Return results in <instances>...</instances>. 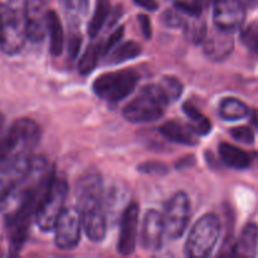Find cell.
<instances>
[{
	"label": "cell",
	"mask_w": 258,
	"mask_h": 258,
	"mask_svg": "<svg viewBox=\"0 0 258 258\" xmlns=\"http://www.w3.org/2000/svg\"><path fill=\"white\" fill-rule=\"evenodd\" d=\"M103 186L100 174L95 171L85 174L76 185L77 209L82 217V226L92 242L103 241L107 228L103 208Z\"/></svg>",
	"instance_id": "6da1fadb"
},
{
	"label": "cell",
	"mask_w": 258,
	"mask_h": 258,
	"mask_svg": "<svg viewBox=\"0 0 258 258\" xmlns=\"http://www.w3.org/2000/svg\"><path fill=\"white\" fill-rule=\"evenodd\" d=\"M0 49L14 55L23 49L27 34V0H0Z\"/></svg>",
	"instance_id": "7a4b0ae2"
},
{
	"label": "cell",
	"mask_w": 258,
	"mask_h": 258,
	"mask_svg": "<svg viewBox=\"0 0 258 258\" xmlns=\"http://www.w3.org/2000/svg\"><path fill=\"white\" fill-rule=\"evenodd\" d=\"M170 103L160 83L146 85L138 97L123 108V117L133 123H146L159 120Z\"/></svg>",
	"instance_id": "3957f363"
},
{
	"label": "cell",
	"mask_w": 258,
	"mask_h": 258,
	"mask_svg": "<svg viewBox=\"0 0 258 258\" xmlns=\"http://www.w3.org/2000/svg\"><path fill=\"white\" fill-rule=\"evenodd\" d=\"M67 193V181L53 175L40 196L35 208V221L43 232L54 231L58 218L64 209Z\"/></svg>",
	"instance_id": "277c9868"
},
{
	"label": "cell",
	"mask_w": 258,
	"mask_h": 258,
	"mask_svg": "<svg viewBox=\"0 0 258 258\" xmlns=\"http://www.w3.org/2000/svg\"><path fill=\"white\" fill-rule=\"evenodd\" d=\"M39 139L38 123L32 118H19L0 140V158L7 155H30Z\"/></svg>",
	"instance_id": "5b68a950"
},
{
	"label": "cell",
	"mask_w": 258,
	"mask_h": 258,
	"mask_svg": "<svg viewBox=\"0 0 258 258\" xmlns=\"http://www.w3.org/2000/svg\"><path fill=\"white\" fill-rule=\"evenodd\" d=\"M221 223L216 214H206L193 226L185 243V254L193 258L211 256L218 242Z\"/></svg>",
	"instance_id": "8992f818"
},
{
	"label": "cell",
	"mask_w": 258,
	"mask_h": 258,
	"mask_svg": "<svg viewBox=\"0 0 258 258\" xmlns=\"http://www.w3.org/2000/svg\"><path fill=\"white\" fill-rule=\"evenodd\" d=\"M139 75L133 70H121L101 75L93 81V92L103 100L118 102L127 97L138 85Z\"/></svg>",
	"instance_id": "52a82bcc"
},
{
	"label": "cell",
	"mask_w": 258,
	"mask_h": 258,
	"mask_svg": "<svg viewBox=\"0 0 258 258\" xmlns=\"http://www.w3.org/2000/svg\"><path fill=\"white\" fill-rule=\"evenodd\" d=\"M163 218L166 236L171 239L180 238L188 228L190 219V202L184 191L171 197Z\"/></svg>",
	"instance_id": "ba28073f"
},
{
	"label": "cell",
	"mask_w": 258,
	"mask_h": 258,
	"mask_svg": "<svg viewBox=\"0 0 258 258\" xmlns=\"http://www.w3.org/2000/svg\"><path fill=\"white\" fill-rule=\"evenodd\" d=\"M82 217L77 208L63 209L55 224V244L62 251H72L78 246L81 239Z\"/></svg>",
	"instance_id": "9c48e42d"
},
{
	"label": "cell",
	"mask_w": 258,
	"mask_h": 258,
	"mask_svg": "<svg viewBox=\"0 0 258 258\" xmlns=\"http://www.w3.org/2000/svg\"><path fill=\"white\" fill-rule=\"evenodd\" d=\"M246 7L239 0H216L213 8V22L216 28L233 33L243 25Z\"/></svg>",
	"instance_id": "30bf717a"
},
{
	"label": "cell",
	"mask_w": 258,
	"mask_h": 258,
	"mask_svg": "<svg viewBox=\"0 0 258 258\" xmlns=\"http://www.w3.org/2000/svg\"><path fill=\"white\" fill-rule=\"evenodd\" d=\"M32 159L30 155H7L0 158V197L27 175Z\"/></svg>",
	"instance_id": "8fae6325"
},
{
	"label": "cell",
	"mask_w": 258,
	"mask_h": 258,
	"mask_svg": "<svg viewBox=\"0 0 258 258\" xmlns=\"http://www.w3.org/2000/svg\"><path fill=\"white\" fill-rule=\"evenodd\" d=\"M139 213H140V209H139L138 203L134 202L126 207L122 214L117 242V251L122 256H128L135 251L139 231Z\"/></svg>",
	"instance_id": "7c38bea8"
},
{
	"label": "cell",
	"mask_w": 258,
	"mask_h": 258,
	"mask_svg": "<svg viewBox=\"0 0 258 258\" xmlns=\"http://www.w3.org/2000/svg\"><path fill=\"white\" fill-rule=\"evenodd\" d=\"M47 0H27V34L33 43L42 42L48 33Z\"/></svg>",
	"instance_id": "4fadbf2b"
},
{
	"label": "cell",
	"mask_w": 258,
	"mask_h": 258,
	"mask_svg": "<svg viewBox=\"0 0 258 258\" xmlns=\"http://www.w3.org/2000/svg\"><path fill=\"white\" fill-rule=\"evenodd\" d=\"M165 236L164 218L158 211L151 209L145 214L141 228V246L146 251H156L161 247Z\"/></svg>",
	"instance_id": "5bb4252c"
},
{
	"label": "cell",
	"mask_w": 258,
	"mask_h": 258,
	"mask_svg": "<svg viewBox=\"0 0 258 258\" xmlns=\"http://www.w3.org/2000/svg\"><path fill=\"white\" fill-rule=\"evenodd\" d=\"M204 53L212 60H223L233 52L234 40L231 32H226L217 28L211 33L209 37L204 39Z\"/></svg>",
	"instance_id": "9a60e30c"
},
{
	"label": "cell",
	"mask_w": 258,
	"mask_h": 258,
	"mask_svg": "<svg viewBox=\"0 0 258 258\" xmlns=\"http://www.w3.org/2000/svg\"><path fill=\"white\" fill-rule=\"evenodd\" d=\"M160 134L171 143L189 146L198 144V134L193 130V127L178 121H168L161 125Z\"/></svg>",
	"instance_id": "2e32d148"
},
{
	"label": "cell",
	"mask_w": 258,
	"mask_h": 258,
	"mask_svg": "<svg viewBox=\"0 0 258 258\" xmlns=\"http://www.w3.org/2000/svg\"><path fill=\"white\" fill-rule=\"evenodd\" d=\"M258 252V226L248 223L233 246V256L256 257Z\"/></svg>",
	"instance_id": "e0dca14e"
},
{
	"label": "cell",
	"mask_w": 258,
	"mask_h": 258,
	"mask_svg": "<svg viewBox=\"0 0 258 258\" xmlns=\"http://www.w3.org/2000/svg\"><path fill=\"white\" fill-rule=\"evenodd\" d=\"M219 156L222 161L229 168L242 170L251 165L249 154L229 143H222L219 145Z\"/></svg>",
	"instance_id": "ac0fdd59"
},
{
	"label": "cell",
	"mask_w": 258,
	"mask_h": 258,
	"mask_svg": "<svg viewBox=\"0 0 258 258\" xmlns=\"http://www.w3.org/2000/svg\"><path fill=\"white\" fill-rule=\"evenodd\" d=\"M47 25L48 34H49V50L52 55L57 57L63 52L64 34H63V28L60 24L59 17L54 10H48Z\"/></svg>",
	"instance_id": "d6986e66"
},
{
	"label": "cell",
	"mask_w": 258,
	"mask_h": 258,
	"mask_svg": "<svg viewBox=\"0 0 258 258\" xmlns=\"http://www.w3.org/2000/svg\"><path fill=\"white\" fill-rule=\"evenodd\" d=\"M59 4L71 28H77L87 15L90 0H59Z\"/></svg>",
	"instance_id": "ffe728a7"
},
{
	"label": "cell",
	"mask_w": 258,
	"mask_h": 258,
	"mask_svg": "<svg viewBox=\"0 0 258 258\" xmlns=\"http://www.w3.org/2000/svg\"><path fill=\"white\" fill-rule=\"evenodd\" d=\"M219 113L226 121H238L248 115V107L238 98L226 97L221 101Z\"/></svg>",
	"instance_id": "44dd1931"
},
{
	"label": "cell",
	"mask_w": 258,
	"mask_h": 258,
	"mask_svg": "<svg viewBox=\"0 0 258 258\" xmlns=\"http://www.w3.org/2000/svg\"><path fill=\"white\" fill-rule=\"evenodd\" d=\"M141 52H143L141 45L139 44V43L133 42V40H128V42L122 43V44L118 43L113 49L110 50L107 63H110V64L123 63L126 62V60L136 58L139 54H141Z\"/></svg>",
	"instance_id": "7402d4cb"
},
{
	"label": "cell",
	"mask_w": 258,
	"mask_h": 258,
	"mask_svg": "<svg viewBox=\"0 0 258 258\" xmlns=\"http://www.w3.org/2000/svg\"><path fill=\"white\" fill-rule=\"evenodd\" d=\"M111 13V3L110 0H97L96 2L95 12L87 27V33L91 38H96L98 33L102 29L106 19Z\"/></svg>",
	"instance_id": "603a6c76"
},
{
	"label": "cell",
	"mask_w": 258,
	"mask_h": 258,
	"mask_svg": "<svg viewBox=\"0 0 258 258\" xmlns=\"http://www.w3.org/2000/svg\"><path fill=\"white\" fill-rule=\"evenodd\" d=\"M103 50V44L101 42H95L87 47L83 55L81 57L78 63V71L82 76H87L95 70L96 64L98 62L101 53Z\"/></svg>",
	"instance_id": "cb8c5ba5"
},
{
	"label": "cell",
	"mask_w": 258,
	"mask_h": 258,
	"mask_svg": "<svg viewBox=\"0 0 258 258\" xmlns=\"http://www.w3.org/2000/svg\"><path fill=\"white\" fill-rule=\"evenodd\" d=\"M183 110L185 112V115L188 116L191 120V127L193 130L198 134V136H204L207 134L211 133L212 130V123L193 103H184Z\"/></svg>",
	"instance_id": "d4e9b609"
},
{
	"label": "cell",
	"mask_w": 258,
	"mask_h": 258,
	"mask_svg": "<svg viewBox=\"0 0 258 258\" xmlns=\"http://www.w3.org/2000/svg\"><path fill=\"white\" fill-rule=\"evenodd\" d=\"M191 19H185L183 25L184 35L189 42L194 44L203 43L207 37V25L206 22L201 19V17H190Z\"/></svg>",
	"instance_id": "484cf974"
},
{
	"label": "cell",
	"mask_w": 258,
	"mask_h": 258,
	"mask_svg": "<svg viewBox=\"0 0 258 258\" xmlns=\"http://www.w3.org/2000/svg\"><path fill=\"white\" fill-rule=\"evenodd\" d=\"M241 42L249 52L258 53V23H251L241 32Z\"/></svg>",
	"instance_id": "4316f807"
},
{
	"label": "cell",
	"mask_w": 258,
	"mask_h": 258,
	"mask_svg": "<svg viewBox=\"0 0 258 258\" xmlns=\"http://www.w3.org/2000/svg\"><path fill=\"white\" fill-rule=\"evenodd\" d=\"M159 83H160L164 92L168 96L170 103L178 100L181 96V93H183V86H181L180 81L176 80L175 77H164L161 82Z\"/></svg>",
	"instance_id": "83f0119b"
},
{
	"label": "cell",
	"mask_w": 258,
	"mask_h": 258,
	"mask_svg": "<svg viewBox=\"0 0 258 258\" xmlns=\"http://www.w3.org/2000/svg\"><path fill=\"white\" fill-rule=\"evenodd\" d=\"M183 13L179 12L178 9H168L161 14V23L165 25L166 28H183L184 23H185V18L183 17Z\"/></svg>",
	"instance_id": "f1b7e54d"
},
{
	"label": "cell",
	"mask_w": 258,
	"mask_h": 258,
	"mask_svg": "<svg viewBox=\"0 0 258 258\" xmlns=\"http://www.w3.org/2000/svg\"><path fill=\"white\" fill-rule=\"evenodd\" d=\"M232 138L244 145H251L254 141V133L248 126H237L231 130Z\"/></svg>",
	"instance_id": "f546056e"
},
{
	"label": "cell",
	"mask_w": 258,
	"mask_h": 258,
	"mask_svg": "<svg viewBox=\"0 0 258 258\" xmlns=\"http://www.w3.org/2000/svg\"><path fill=\"white\" fill-rule=\"evenodd\" d=\"M138 170L144 174H150V175H164L168 173L169 169L165 164L160 161H146L139 165Z\"/></svg>",
	"instance_id": "4dcf8cb0"
},
{
	"label": "cell",
	"mask_w": 258,
	"mask_h": 258,
	"mask_svg": "<svg viewBox=\"0 0 258 258\" xmlns=\"http://www.w3.org/2000/svg\"><path fill=\"white\" fill-rule=\"evenodd\" d=\"M81 42H82V38H81L80 32L72 30L70 34V39H68V54L72 59H75L77 57L78 52H80Z\"/></svg>",
	"instance_id": "1f68e13d"
},
{
	"label": "cell",
	"mask_w": 258,
	"mask_h": 258,
	"mask_svg": "<svg viewBox=\"0 0 258 258\" xmlns=\"http://www.w3.org/2000/svg\"><path fill=\"white\" fill-rule=\"evenodd\" d=\"M123 33H125L123 27H118L117 29H116L115 32L110 35V37H108L107 42L103 44V53H105V54L106 53L110 52L111 49H113V48H115L116 45L121 42V39H122V37H123Z\"/></svg>",
	"instance_id": "d6a6232c"
},
{
	"label": "cell",
	"mask_w": 258,
	"mask_h": 258,
	"mask_svg": "<svg viewBox=\"0 0 258 258\" xmlns=\"http://www.w3.org/2000/svg\"><path fill=\"white\" fill-rule=\"evenodd\" d=\"M138 20H139V23H140L143 34L145 35L146 39H150L151 34H153V29H151V22H150V19H149V17L145 14H140V15H138Z\"/></svg>",
	"instance_id": "836d02e7"
},
{
	"label": "cell",
	"mask_w": 258,
	"mask_h": 258,
	"mask_svg": "<svg viewBox=\"0 0 258 258\" xmlns=\"http://www.w3.org/2000/svg\"><path fill=\"white\" fill-rule=\"evenodd\" d=\"M134 3H135L138 7L143 8V9H146V10H150V12H155V10L159 8L158 2H156V0H134Z\"/></svg>",
	"instance_id": "e575fe53"
},
{
	"label": "cell",
	"mask_w": 258,
	"mask_h": 258,
	"mask_svg": "<svg viewBox=\"0 0 258 258\" xmlns=\"http://www.w3.org/2000/svg\"><path fill=\"white\" fill-rule=\"evenodd\" d=\"M196 163V159H194V156H185V158L183 159V160H180L179 163H176V168L178 169H185V168H190L193 164Z\"/></svg>",
	"instance_id": "d590c367"
},
{
	"label": "cell",
	"mask_w": 258,
	"mask_h": 258,
	"mask_svg": "<svg viewBox=\"0 0 258 258\" xmlns=\"http://www.w3.org/2000/svg\"><path fill=\"white\" fill-rule=\"evenodd\" d=\"M239 2H241L246 8H254L257 5L258 0H239Z\"/></svg>",
	"instance_id": "8d00e7d4"
},
{
	"label": "cell",
	"mask_w": 258,
	"mask_h": 258,
	"mask_svg": "<svg viewBox=\"0 0 258 258\" xmlns=\"http://www.w3.org/2000/svg\"><path fill=\"white\" fill-rule=\"evenodd\" d=\"M4 254V251H3V238L0 237V256H3Z\"/></svg>",
	"instance_id": "74e56055"
},
{
	"label": "cell",
	"mask_w": 258,
	"mask_h": 258,
	"mask_svg": "<svg viewBox=\"0 0 258 258\" xmlns=\"http://www.w3.org/2000/svg\"><path fill=\"white\" fill-rule=\"evenodd\" d=\"M3 122H4V117H3V115L0 113V130H2L3 127Z\"/></svg>",
	"instance_id": "f35d334b"
},
{
	"label": "cell",
	"mask_w": 258,
	"mask_h": 258,
	"mask_svg": "<svg viewBox=\"0 0 258 258\" xmlns=\"http://www.w3.org/2000/svg\"><path fill=\"white\" fill-rule=\"evenodd\" d=\"M0 33H2V20H0Z\"/></svg>",
	"instance_id": "ab89813d"
},
{
	"label": "cell",
	"mask_w": 258,
	"mask_h": 258,
	"mask_svg": "<svg viewBox=\"0 0 258 258\" xmlns=\"http://www.w3.org/2000/svg\"><path fill=\"white\" fill-rule=\"evenodd\" d=\"M256 123H257V125H258V115L256 116Z\"/></svg>",
	"instance_id": "60d3db41"
},
{
	"label": "cell",
	"mask_w": 258,
	"mask_h": 258,
	"mask_svg": "<svg viewBox=\"0 0 258 258\" xmlns=\"http://www.w3.org/2000/svg\"><path fill=\"white\" fill-rule=\"evenodd\" d=\"M211 2H213V3H214V2H216V0H211Z\"/></svg>",
	"instance_id": "b9f144b4"
}]
</instances>
